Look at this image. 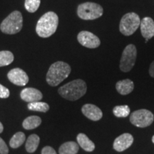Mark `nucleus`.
Returning <instances> with one entry per match:
<instances>
[{"label":"nucleus","instance_id":"22","mask_svg":"<svg viewBox=\"0 0 154 154\" xmlns=\"http://www.w3.org/2000/svg\"><path fill=\"white\" fill-rule=\"evenodd\" d=\"M14 61V55L9 51H0V67L8 66Z\"/></svg>","mask_w":154,"mask_h":154},{"label":"nucleus","instance_id":"23","mask_svg":"<svg viewBox=\"0 0 154 154\" xmlns=\"http://www.w3.org/2000/svg\"><path fill=\"white\" fill-rule=\"evenodd\" d=\"M130 108L128 106H116L113 108V112L116 117L119 118H125L130 114Z\"/></svg>","mask_w":154,"mask_h":154},{"label":"nucleus","instance_id":"16","mask_svg":"<svg viewBox=\"0 0 154 154\" xmlns=\"http://www.w3.org/2000/svg\"><path fill=\"white\" fill-rule=\"evenodd\" d=\"M77 142L79 145L82 148L84 151L91 152L95 149V144L87 137L86 134H79L77 136Z\"/></svg>","mask_w":154,"mask_h":154},{"label":"nucleus","instance_id":"5","mask_svg":"<svg viewBox=\"0 0 154 154\" xmlns=\"http://www.w3.org/2000/svg\"><path fill=\"white\" fill-rule=\"evenodd\" d=\"M103 14V7L99 4L94 2L81 4L77 8V14L84 20H94L101 17Z\"/></svg>","mask_w":154,"mask_h":154},{"label":"nucleus","instance_id":"11","mask_svg":"<svg viewBox=\"0 0 154 154\" xmlns=\"http://www.w3.org/2000/svg\"><path fill=\"white\" fill-rule=\"evenodd\" d=\"M134 138L132 135L128 133L123 134L116 138L113 142V149L118 152H122L126 150L132 145Z\"/></svg>","mask_w":154,"mask_h":154},{"label":"nucleus","instance_id":"20","mask_svg":"<svg viewBox=\"0 0 154 154\" xmlns=\"http://www.w3.org/2000/svg\"><path fill=\"white\" fill-rule=\"evenodd\" d=\"M25 139H26V136L24 133L17 132L11 138L9 145L12 149H17L24 143Z\"/></svg>","mask_w":154,"mask_h":154},{"label":"nucleus","instance_id":"26","mask_svg":"<svg viewBox=\"0 0 154 154\" xmlns=\"http://www.w3.org/2000/svg\"><path fill=\"white\" fill-rule=\"evenodd\" d=\"M9 153V149L7 144L2 138L0 137V154H7Z\"/></svg>","mask_w":154,"mask_h":154},{"label":"nucleus","instance_id":"3","mask_svg":"<svg viewBox=\"0 0 154 154\" xmlns=\"http://www.w3.org/2000/svg\"><path fill=\"white\" fill-rule=\"evenodd\" d=\"M71 66L63 61H57L51 65L47 74V82L51 86H57L70 74Z\"/></svg>","mask_w":154,"mask_h":154},{"label":"nucleus","instance_id":"10","mask_svg":"<svg viewBox=\"0 0 154 154\" xmlns=\"http://www.w3.org/2000/svg\"><path fill=\"white\" fill-rule=\"evenodd\" d=\"M8 79L17 86H23L29 82V76L22 69L15 68L9 71L7 74Z\"/></svg>","mask_w":154,"mask_h":154},{"label":"nucleus","instance_id":"6","mask_svg":"<svg viewBox=\"0 0 154 154\" xmlns=\"http://www.w3.org/2000/svg\"><path fill=\"white\" fill-rule=\"evenodd\" d=\"M139 16L134 12L127 13L123 16L119 24V30L124 36H131L134 34L140 26Z\"/></svg>","mask_w":154,"mask_h":154},{"label":"nucleus","instance_id":"13","mask_svg":"<svg viewBox=\"0 0 154 154\" xmlns=\"http://www.w3.org/2000/svg\"><path fill=\"white\" fill-rule=\"evenodd\" d=\"M82 111L83 114L91 121H99L103 116V113L99 107L91 103L83 106Z\"/></svg>","mask_w":154,"mask_h":154},{"label":"nucleus","instance_id":"18","mask_svg":"<svg viewBox=\"0 0 154 154\" xmlns=\"http://www.w3.org/2000/svg\"><path fill=\"white\" fill-rule=\"evenodd\" d=\"M42 124V119L37 116H29L23 121L22 126L26 130H32L37 128Z\"/></svg>","mask_w":154,"mask_h":154},{"label":"nucleus","instance_id":"14","mask_svg":"<svg viewBox=\"0 0 154 154\" xmlns=\"http://www.w3.org/2000/svg\"><path fill=\"white\" fill-rule=\"evenodd\" d=\"M140 29L141 34L146 39L149 40L154 36V21L151 17H144L140 21Z\"/></svg>","mask_w":154,"mask_h":154},{"label":"nucleus","instance_id":"29","mask_svg":"<svg viewBox=\"0 0 154 154\" xmlns=\"http://www.w3.org/2000/svg\"><path fill=\"white\" fill-rule=\"evenodd\" d=\"M3 130H4L3 125H2V124L1 122H0V134H1V133H2Z\"/></svg>","mask_w":154,"mask_h":154},{"label":"nucleus","instance_id":"17","mask_svg":"<svg viewBox=\"0 0 154 154\" xmlns=\"http://www.w3.org/2000/svg\"><path fill=\"white\" fill-rule=\"evenodd\" d=\"M79 151V145L74 141L63 143L59 149V154H76Z\"/></svg>","mask_w":154,"mask_h":154},{"label":"nucleus","instance_id":"21","mask_svg":"<svg viewBox=\"0 0 154 154\" xmlns=\"http://www.w3.org/2000/svg\"><path fill=\"white\" fill-rule=\"evenodd\" d=\"M28 109L31 111H40V112H47L49 111V106L45 102H41V101H36L32 102V103H29L28 104Z\"/></svg>","mask_w":154,"mask_h":154},{"label":"nucleus","instance_id":"19","mask_svg":"<svg viewBox=\"0 0 154 154\" xmlns=\"http://www.w3.org/2000/svg\"><path fill=\"white\" fill-rule=\"evenodd\" d=\"M40 138L36 134H32L29 136L26 143V150L28 153H34L37 149Z\"/></svg>","mask_w":154,"mask_h":154},{"label":"nucleus","instance_id":"1","mask_svg":"<svg viewBox=\"0 0 154 154\" xmlns=\"http://www.w3.org/2000/svg\"><path fill=\"white\" fill-rule=\"evenodd\" d=\"M59 17L54 11H48L38 19L36 32L40 37L47 38L53 35L57 29Z\"/></svg>","mask_w":154,"mask_h":154},{"label":"nucleus","instance_id":"4","mask_svg":"<svg viewBox=\"0 0 154 154\" xmlns=\"http://www.w3.org/2000/svg\"><path fill=\"white\" fill-rule=\"evenodd\" d=\"M23 17L20 11H14L5 18L0 25V29L7 34H15L22 30Z\"/></svg>","mask_w":154,"mask_h":154},{"label":"nucleus","instance_id":"27","mask_svg":"<svg viewBox=\"0 0 154 154\" xmlns=\"http://www.w3.org/2000/svg\"><path fill=\"white\" fill-rule=\"evenodd\" d=\"M42 154H57L55 150L51 146H46L42 151Z\"/></svg>","mask_w":154,"mask_h":154},{"label":"nucleus","instance_id":"7","mask_svg":"<svg viewBox=\"0 0 154 154\" xmlns=\"http://www.w3.org/2000/svg\"><path fill=\"white\" fill-rule=\"evenodd\" d=\"M137 57V49L134 44H128L123 51L120 60L121 71L123 72H128L131 70L136 63Z\"/></svg>","mask_w":154,"mask_h":154},{"label":"nucleus","instance_id":"8","mask_svg":"<svg viewBox=\"0 0 154 154\" xmlns=\"http://www.w3.org/2000/svg\"><path fill=\"white\" fill-rule=\"evenodd\" d=\"M154 120V116L151 111L146 109L135 111L130 116V121L134 126L145 128L151 125Z\"/></svg>","mask_w":154,"mask_h":154},{"label":"nucleus","instance_id":"9","mask_svg":"<svg viewBox=\"0 0 154 154\" xmlns=\"http://www.w3.org/2000/svg\"><path fill=\"white\" fill-rule=\"evenodd\" d=\"M77 40L81 45L89 49H95L101 44L99 38L95 34L87 31H82L77 36Z\"/></svg>","mask_w":154,"mask_h":154},{"label":"nucleus","instance_id":"24","mask_svg":"<svg viewBox=\"0 0 154 154\" xmlns=\"http://www.w3.org/2000/svg\"><path fill=\"white\" fill-rule=\"evenodd\" d=\"M40 3H41V0H25V9L29 12L34 13L37 11L40 6Z\"/></svg>","mask_w":154,"mask_h":154},{"label":"nucleus","instance_id":"15","mask_svg":"<svg viewBox=\"0 0 154 154\" xmlns=\"http://www.w3.org/2000/svg\"><path fill=\"white\" fill-rule=\"evenodd\" d=\"M116 88L121 95H127L133 91L134 88V84L131 80L126 79L117 82L116 84Z\"/></svg>","mask_w":154,"mask_h":154},{"label":"nucleus","instance_id":"30","mask_svg":"<svg viewBox=\"0 0 154 154\" xmlns=\"http://www.w3.org/2000/svg\"><path fill=\"white\" fill-rule=\"evenodd\" d=\"M152 142H153V143H154V135H153V137H152Z\"/></svg>","mask_w":154,"mask_h":154},{"label":"nucleus","instance_id":"25","mask_svg":"<svg viewBox=\"0 0 154 154\" xmlns=\"http://www.w3.org/2000/svg\"><path fill=\"white\" fill-rule=\"evenodd\" d=\"M9 90L5 86L0 84V98L2 99H7L9 96Z\"/></svg>","mask_w":154,"mask_h":154},{"label":"nucleus","instance_id":"12","mask_svg":"<svg viewBox=\"0 0 154 154\" xmlns=\"http://www.w3.org/2000/svg\"><path fill=\"white\" fill-rule=\"evenodd\" d=\"M21 99L23 101L32 103V102L40 101L42 99L43 95L39 90L34 88H25L21 91Z\"/></svg>","mask_w":154,"mask_h":154},{"label":"nucleus","instance_id":"2","mask_svg":"<svg viewBox=\"0 0 154 154\" xmlns=\"http://www.w3.org/2000/svg\"><path fill=\"white\" fill-rule=\"evenodd\" d=\"M87 86L84 81L76 79L61 86L58 92L63 99L69 101H76L85 95Z\"/></svg>","mask_w":154,"mask_h":154},{"label":"nucleus","instance_id":"28","mask_svg":"<svg viewBox=\"0 0 154 154\" xmlns=\"http://www.w3.org/2000/svg\"><path fill=\"white\" fill-rule=\"evenodd\" d=\"M149 74L151 77L154 78V61L151 63L149 67Z\"/></svg>","mask_w":154,"mask_h":154}]
</instances>
